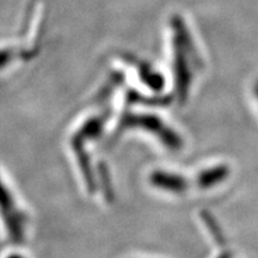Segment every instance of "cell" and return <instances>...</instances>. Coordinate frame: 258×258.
<instances>
[{
    "label": "cell",
    "mask_w": 258,
    "mask_h": 258,
    "mask_svg": "<svg viewBox=\"0 0 258 258\" xmlns=\"http://www.w3.org/2000/svg\"><path fill=\"white\" fill-rule=\"evenodd\" d=\"M254 95H256V97L258 98V80H257V83L254 84Z\"/></svg>",
    "instance_id": "6da1fadb"
},
{
    "label": "cell",
    "mask_w": 258,
    "mask_h": 258,
    "mask_svg": "<svg viewBox=\"0 0 258 258\" xmlns=\"http://www.w3.org/2000/svg\"><path fill=\"white\" fill-rule=\"evenodd\" d=\"M9 258H22V257H19V256H12V257H9Z\"/></svg>",
    "instance_id": "7a4b0ae2"
}]
</instances>
